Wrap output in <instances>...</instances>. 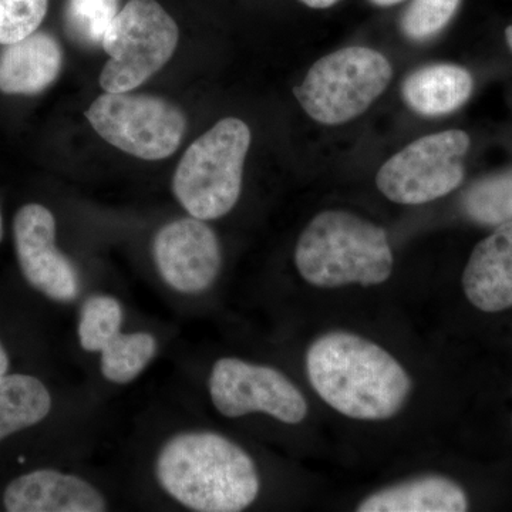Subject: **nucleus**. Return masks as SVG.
<instances>
[{
    "label": "nucleus",
    "mask_w": 512,
    "mask_h": 512,
    "mask_svg": "<svg viewBox=\"0 0 512 512\" xmlns=\"http://www.w3.org/2000/svg\"><path fill=\"white\" fill-rule=\"evenodd\" d=\"M9 512H104L106 497L90 481L53 468L13 478L2 495Z\"/></svg>",
    "instance_id": "ddd939ff"
},
{
    "label": "nucleus",
    "mask_w": 512,
    "mask_h": 512,
    "mask_svg": "<svg viewBox=\"0 0 512 512\" xmlns=\"http://www.w3.org/2000/svg\"><path fill=\"white\" fill-rule=\"evenodd\" d=\"M464 211L484 225L512 221V170L478 181L464 194Z\"/></svg>",
    "instance_id": "6ab92c4d"
},
{
    "label": "nucleus",
    "mask_w": 512,
    "mask_h": 512,
    "mask_svg": "<svg viewBox=\"0 0 512 512\" xmlns=\"http://www.w3.org/2000/svg\"><path fill=\"white\" fill-rule=\"evenodd\" d=\"M154 474L174 501L197 512L247 510L261 490L252 457L215 431H183L165 441Z\"/></svg>",
    "instance_id": "f03ea898"
},
{
    "label": "nucleus",
    "mask_w": 512,
    "mask_h": 512,
    "mask_svg": "<svg viewBox=\"0 0 512 512\" xmlns=\"http://www.w3.org/2000/svg\"><path fill=\"white\" fill-rule=\"evenodd\" d=\"M86 117L104 141L146 161L173 156L187 130L180 107L147 94H103L90 104Z\"/></svg>",
    "instance_id": "0eeeda50"
},
{
    "label": "nucleus",
    "mask_w": 512,
    "mask_h": 512,
    "mask_svg": "<svg viewBox=\"0 0 512 512\" xmlns=\"http://www.w3.org/2000/svg\"><path fill=\"white\" fill-rule=\"evenodd\" d=\"M3 239V215H2V208H0V242H2Z\"/></svg>",
    "instance_id": "bb28decb"
},
{
    "label": "nucleus",
    "mask_w": 512,
    "mask_h": 512,
    "mask_svg": "<svg viewBox=\"0 0 512 512\" xmlns=\"http://www.w3.org/2000/svg\"><path fill=\"white\" fill-rule=\"evenodd\" d=\"M463 289L480 311L512 308V221L498 225L474 248L464 269Z\"/></svg>",
    "instance_id": "4468645a"
},
{
    "label": "nucleus",
    "mask_w": 512,
    "mask_h": 512,
    "mask_svg": "<svg viewBox=\"0 0 512 512\" xmlns=\"http://www.w3.org/2000/svg\"><path fill=\"white\" fill-rule=\"evenodd\" d=\"M251 138L247 123L227 117L187 148L174 173L173 192L191 217L218 220L237 205Z\"/></svg>",
    "instance_id": "20e7f679"
},
{
    "label": "nucleus",
    "mask_w": 512,
    "mask_h": 512,
    "mask_svg": "<svg viewBox=\"0 0 512 512\" xmlns=\"http://www.w3.org/2000/svg\"><path fill=\"white\" fill-rule=\"evenodd\" d=\"M473 86V77L463 67L431 64L407 77L403 99L421 116H446L470 99Z\"/></svg>",
    "instance_id": "f3484780"
},
{
    "label": "nucleus",
    "mask_w": 512,
    "mask_h": 512,
    "mask_svg": "<svg viewBox=\"0 0 512 512\" xmlns=\"http://www.w3.org/2000/svg\"><path fill=\"white\" fill-rule=\"evenodd\" d=\"M10 370V356L8 349L3 345L2 340H0V376L5 375Z\"/></svg>",
    "instance_id": "5701e85b"
},
{
    "label": "nucleus",
    "mask_w": 512,
    "mask_h": 512,
    "mask_svg": "<svg viewBox=\"0 0 512 512\" xmlns=\"http://www.w3.org/2000/svg\"><path fill=\"white\" fill-rule=\"evenodd\" d=\"M505 39H507L508 46L512 50V25L505 30Z\"/></svg>",
    "instance_id": "a878e982"
},
{
    "label": "nucleus",
    "mask_w": 512,
    "mask_h": 512,
    "mask_svg": "<svg viewBox=\"0 0 512 512\" xmlns=\"http://www.w3.org/2000/svg\"><path fill=\"white\" fill-rule=\"evenodd\" d=\"M124 309L119 299L96 293L80 309V346L89 353H100L104 379L114 384L136 380L157 355L156 336L148 332L121 333Z\"/></svg>",
    "instance_id": "9b49d317"
},
{
    "label": "nucleus",
    "mask_w": 512,
    "mask_h": 512,
    "mask_svg": "<svg viewBox=\"0 0 512 512\" xmlns=\"http://www.w3.org/2000/svg\"><path fill=\"white\" fill-rule=\"evenodd\" d=\"M468 148L470 137L461 130L421 137L382 165L376 175L377 188L396 204L439 200L463 181Z\"/></svg>",
    "instance_id": "6e6552de"
},
{
    "label": "nucleus",
    "mask_w": 512,
    "mask_h": 512,
    "mask_svg": "<svg viewBox=\"0 0 512 512\" xmlns=\"http://www.w3.org/2000/svg\"><path fill=\"white\" fill-rule=\"evenodd\" d=\"M180 40L173 16L157 0H130L104 33L110 60L100 74L106 93H128L170 62Z\"/></svg>",
    "instance_id": "423d86ee"
},
{
    "label": "nucleus",
    "mask_w": 512,
    "mask_h": 512,
    "mask_svg": "<svg viewBox=\"0 0 512 512\" xmlns=\"http://www.w3.org/2000/svg\"><path fill=\"white\" fill-rule=\"evenodd\" d=\"M301 2L312 9H328L330 6L336 5L339 0H301Z\"/></svg>",
    "instance_id": "b1692460"
},
{
    "label": "nucleus",
    "mask_w": 512,
    "mask_h": 512,
    "mask_svg": "<svg viewBox=\"0 0 512 512\" xmlns=\"http://www.w3.org/2000/svg\"><path fill=\"white\" fill-rule=\"evenodd\" d=\"M49 0H0V46L19 42L39 30Z\"/></svg>",
    "instance_id": "4be33fe9"
},
{
    "label": "nucleus",
    "mask_w": 512,
    "mask_h": 512,
    "mask_svg": "<svg viewBox=\"0 0 512 512\" xmlns=\"http://www.w3.org/2000/svg\"><path fill=\"white\" fill-rule=\"evenodd\" d=\"M208 389L215 409L228 419L264 413L299 424L308 416L301 390L275 367L221 357L212 366Z\"/></svg>",
    "instance_id": "1a4fd4ad"
},
{
    "label": "nucleus",
    "mask_w": 512,
    "mask_h": 512,
    "mask_svg": "<svg viewBox=\"0 0 512 512\" xmlns=\"http://www.w3.org/2000/svg\"><path fill=\"white\" fill-rule=\"evenodd\" d=\"M153 258L165 284L183 295L207 292L217 282L222 266L221 245L214 229L191 215L158 229Z\"/></svg>",
    "instance_id": "f8f14e48"
},
{
    "label": "nucleus",
    "mask_w": 512,
    "mask_h": 512,
    "mask_svg": "<svg viewBox=\"0 0 512 512\" xmlns=\"http://www.w3.org/2000/svg\"><path fill=\"white\" fill-rule=\"evenodd\" d=\"M295 265L309 285L336 289L383 284L394 258L386 231L346 211H323L302 232Z\"/></svg>",
    "instance_id": "7ed1b4c3"
},
{
    "label": "nucleus",
    "mask_w": 512,
    "mask_h": 512,
    "mask_svg": "<svg viewBox=\"0 0 512 512\" xmlns=\"http://www.w3.org/2000/svg\"><path fill=\"white\" fill-rule=\"evenodd\" d=\"M370 2L377 6H394L397 3L403 2V0H370Z\"/></svg>",
    "instance_id": "393cba45"
},
{
    "label": "nucleus",
    "mask_w": 512,
    "mask_h": 512,
    "mask_svg": "<svg viewBox=\"0 0 512 512\" xmlns=\"http://www.w3.org/2000/svg\"><path fill=\"white\" fill-rule=\"evenodd\" d=\"M306 373L320 399L350 419H392L412 392L403 366L355 333L319 336L306 353Z\"/></svg>",
    "instance_id": "f257e3e1"
},
{
    "label": "nucleus",
    "mask_w": 512,
    "mask_h": 512,
    "mask_svg": "<svg viewBox=\"0 0 512 512\" xmlns=\"http://www.w3.org/2000/svg\"><path fill=\"white\" fill-rule=\"evenodd\" d=\"M120 0H67L64 9V29L74 42L84 47H96L116 18Z\"/></svg>",
    "instance_id": "aec40b11"
},
{
    "label": "nucleus",
    "mask_w": 512,
    "mask_h": 512,
    "mask_svg": "<svg viewBox=\"0 0 512 512\" xmlns=\"http://www.w3.org/2000/svg\"><path fill=\"white\" fill-rule=\"evenodd\" d=\"M53 409L45 383L26 373L0 376V443L42 423Z\"/></svg>",
    "instance_id": "a211bd4d"
},
{
    "label": "nucleus",
    "mask_w": 512,
    "mask_h": 512,
    "mask_svg": "<svg viewBox=\"0 0 512 512\" xmlns=\"http://www.w3.org/2000/svg\"><path fill=\"white\" fill-rule=\"evenodd\" d=\"M13 244L20 274L30 288L57 303H72L82 292L76 266L57 247L56 218L45 205L29 202L13 218Z\"/></svg>",
    "instance_id": "9d476101"
},
{
    "label": "nucleus",
    "mask_w": 512,
    "mask_h": 512,
    "mask_svg": "<svg viewBox=\"0 0 512 512\" xmlns=\"http://www.w3.org/2000/svg\"><path fill=\"white\" fill-rule=\"evenodd\" d=\"M467 495L450 478L423 476L383 488L357 507L359 512H464Z\"/></svg>",
    "instance_id": "dca6fc26"
},
{
    "label": "nucleus",
    "mask_w": 512,
    "mask_h": 512,
    "mask_svg": "<svg viewBox=\"0 0 512 512\" xmlns=\"http://www.w3.org/2000/svg\"><path fill=\"white\" fill-rule=\"evenodd\" d=\"M392 77V64L382 53L369 47H345L313 64L293 93L313 120L339 126L362 116Z\"/></svg>",
    "instance_id": "39448f33"
},
{
    "label": "nucleus",
    "mask_w": 512,
    "mask_h": 512,
    "mask_svg": "<svg viewBox=\"0 0 512 512\" xmlns=\"http://www.w3.org/2000/svg\"><path fill=\"white\" fill-rule=\"evenodd\" d=\"M461 0H413L402 19L404 35L416 42L436 36L456 15Z\"/></svg>",
    "instance_id": "412c9836"
},
{
    "label": "nucleus",
    "mask_w": 512,
    "mask_h": 512,
    "mask_svg": "<svg viewBox=\"0 0 512 512\" xmlns=\"http://www.w3.org/2000/svg\"><path fill=\"white\" fill-rule=\"evenodd\" d=\"M62 67L63 49L59 40L37 30L0 49V93L36 96L56 82Z\"/></svg>",
    "instance_id": "2eb2a0df"
}]
</instances>
